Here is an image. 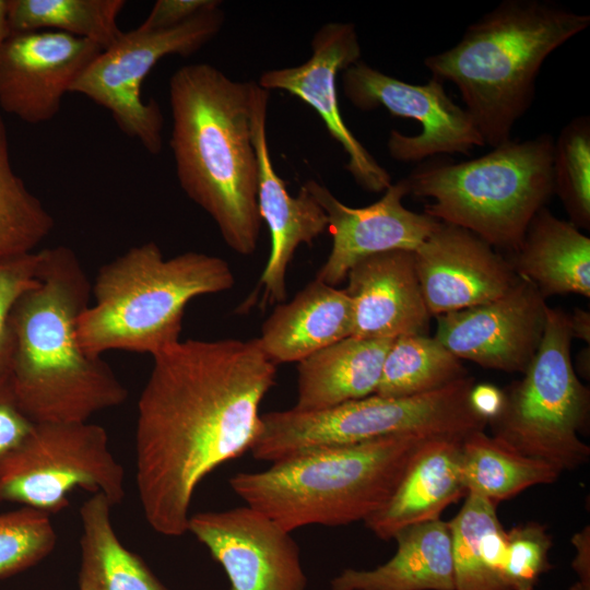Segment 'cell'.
I'll return each mask as SVG.
<instances>
[{
  "instance_id": "cell-1",
  "label": "cell",
  "mask_w": 590,
  "mask_h": 590,
  "mask_svg": "<svg viewBox=\"0 0 590 590\" xmlns=\"http://www.w3.org/2000/svg\"><path fill=\"white\" fill-rule=\"evenodd\" d=\"M152 357L138 402L135 482L150 527L180 536L199 483L250 450L276 367L257 339H189Z\"/></svg>"
},
{
  "instance_id": "cell-2",
  "label": "cell",
  "mask_w": 590,
  "mask_h": 590,
  "mask_svg": "<svg viewBox=\"0 0 590 590\" xmlns=\"http://www.w3.org/2000/svg\"><path fill=\"white\" fill-rule=\"evenodd\" d=\"M38 283L16 300L10 316L9 381L32 423L87 422L122 404L128 390L101 356L84 352L78 319L92 285L75 252L40 250Z\"/></svg>"
},
{
  "instance_id": "cell-3",
  "label": "cell",
  "mask_w": 590,
  "mask_h": 590,
  "mask_svg": "<svg viewBox=\"0 0 590 590\" xmlns=\"http://www.w3.org/2000/svg\"><path fill=\"white\" fill-rule=\"evenodd\" d=\"M255 84L209 63L184 66L169 80V145L180 187L213 219L226 245L245 256L255 252L262 223L251 132Z\"/></svg>"
},
{
  "instance_id": "cell-4",
  "label": "cell",
  "mask_w": 590,
  "mask_h": 590,
  "mask_svg": "<svg viewBox=\"0 0 590 590\" xmlns=\"http://www.w3.org/2000/svg\"><path fill=\"white\" fill-rule=\"evenodd\" d=\"M589 25V14L551 0H504L424 66L457 86L484 143L495 148L511 140L531 107L546 58Z\"/></svg>"
},
{
  "instance_id": "cell-5",
  "label": "cell",
  "mask_w": 590,
  "mask_h": 590,
  "mask_svg": "<svg viewBox=\"0 0 590 590\" xmlns=\"http://www.w3.org/2000/svg\"><path fill=\"white\" fill-rule=\"evenodd\" d=\"M427 439L398 435L323 448L236 473L229 484L245 505L288 532L364 522L387 503Z\"/></svg>"
},
{
  "instance_id": "cell-6",
  "label": "cell",
  "mask_w": 590,
  "mask_h": 590,
  "mask_svg": "<svg viewBox=\"0 0 590 590\" xmlns=\"http://www.w3.org/2000/svg\"><path fill=\"white\" fill-rule=\"evenodd\" d=\"M234 283L220 257L187 251L166 259L154 241L132 247L99 268L94 303L78 319L79 342L92 356L113 350L153 356L180 341L191 299Z\"/></svg>"
},
{
  "instance_id": "cell-7",
  "label": "cell",
  "mask_w": 590,
  "mask_h": 590,
  "mask_svg": "<svg viewBox=\"0 0 590 590\" xmlns=\"http://www.w3.org/2000/svg\"><path fill=\"white\" fill-rule=\"evenodd\" d=\"M553 148V137L541 133L470 161L426 162L405 177L409 194L432 200L427 215L512 253L554 193Z\"/></svg>"
},
{
  "instance_id": "cell-8",
  "label": "cell",
  "mask_w": 590,
  "mask_h": 590,
  "mask_svg": "<svg viewBox=\"0 0 590 590\" xmlns=\"http://www.w3.org/2000/svg\"><path fill=\"white\" fill-rule=\"evenodd\" d=\"M474 385L468 375L438 390L412 397L371 394L318 411L292 408L266 413L260 416V428L249 451L256 459L273 463L388 436L464 439L487 425L470 401Z\"/></svg>"
},
{
  "instance_id": "cell-9",
  "label": "cell",
  "mask_w": 590,
  "mask_h": 590,
  "mask_svg": "<svg viewBox=\"0 0 590 590\" xmlns=\"http://www.w3.org/2000/svg\"><path fill=\"white\" fill-rule=\"evenodd\" d=\"M569 315L547 308L540 346L523 377L504 392L499 413L487 425L493 437L558 471H573L590 458L579 438L589 418L590 394L575 371Z\"/></svg>"
},
{
  "instance_id": "cell-10",
  "label": "cell",
  "mask_w": 590,
  "mask_h": 590,
  "mask_svg": "<svg viewBox=\"0 0 590 590\" xmlns=\"http://www.w3.org/2000/svg\"><path fill=\"white\" fill-rule=\"evenodd\" d=\"M123 468L108 448L104 427L87 422L33 423L0 462V503L48 515L69 506L76 488L104 494L113 506L125 497Z\"/></svg>"
},
{
  "instance_id": "cell-11",
  "label": "cell",
  "mask_w": 590,
  "mask_h": 590,
  "mask_svg": "<svg viewBox=\"0 0 590 590\" xmlns=\"http://www.w3.org/2000/svg\"><path fill=\"white\" fill-rule=\"evenodd\" d=\"M224 24L219 8L166 30L125 33L91 62L70 88L106 108L118 128L137 139L151 154L162 150L164 119L155 101L145 102L142 83L166 56H189L213 39Z\"/></svg>"
},
{
  "instance_id": "cell-12",
  "label": "cell",
  "mask_w": 590,
  "mask_h": 590,
  "mask_svg": "<svg viewBox=\"0 0 590 590\" xmlns=\"http://www.w3.org/2000/svg\"><path fill=\"white\" fill-rule=\"evenodd\" d=\"M442 83L433 76L424 84L408 83L361 60L342 75L343 93L357 109L382 107L421 125L415 135L390 131L389 155L401 163L422 162L439 154H469L485 145L464 107L450 98Z\"/></svg>"
},
{
  "instance_id": "cell-13",
  "label": "cell",
  "mask_w": 590,
  "mask_h": 590,
  "mask_svg": "<svg viewBox=\"0 0 590 590\" xmlns=\"http://www.w3.org/2000/svg\"><path fill=\"white\" fill-rule=\"evenodd\" d=\"M187 532L222 566L231 590H306L291 532L247 505L190 515Z\"/></svg>"
},
{
  "instance_id": "cell-14",
  "label": "cell",
  "mask_w": 590,
  "mask_h": 590,
  "mask_svg": "<svg viewBox=\"0 0 590 590\" xmlns=\"http://www.w3.org/2000/svg\"><path fill=\"white\" fill-rule=\"evenodd\" d=\"M548 306L523 278L503 296L438 315L435 339L459 359L508 373H524L543 338Z\"/></svg>"
},
{
  "instance_id": "cell-15",
  "label": "cell",
  "mask_w": 590,
  "mask_h": 590,
  "mask_svg": "<svg viewBox=\"0 0 590 590\" xmlns=\"http://www.w3.org/2000/svg\"><path fill=\"white\" fill-rule=\"evenodd\" d=\"M310 58L295 67L273 69L261 74L258 85L298 97L317 111L330 135L343 148L345 169L368 192H384L391 176L358 141L344 122L338 99L337 75L361 60V44L354 24L330 22L311 40Z\"/></svg>"
},
{
  "instance_id": "cell-16",
  "label": "cell",
  "mask_w": 590,
  "mask_h": 590,
  "mask_svg": "<svg viewBox=\"0 0 590 590\" xmlns=\"http://www.w3.org/2000/svg\"><path fill=\"white\" fill-rule=\"evenodd\" d=\"M103 49L56 31L10 33L0 55V108L27 123L51 120Z\"/></svg>"
},
{
  "instance_id": "cell-17",
  "label": "cell",
  "mask_w": 590,
  "mask_h": 590,
  "mask_svg": "<svg viewBox=\"0 0 590 590\" xmlns=\"http://www.w3.org/2000/svg\"><path fill=\"white\" fill-rule=\"evenodd\" d=\"M305 186L328 217L332 248L316 279L332 286L343 282L351 267L365 257L398 249L414 251L439 223L404 206L402 201L409 194L405 178L391 184L378 201L363 208L342 203L315 180Z\"/></svg>"
},
{
  "instance_id": "cell-18",
  "label": "cell",
  "mask_w": 590,
  "mask_h": 590,
  "mask_svg": "<svg viewBox=\"0 0 590 590\" xmlns=\"http://www.w3.org/2000/svg\"><path fill=\"white\" fill-rule=\"evenodd\" d=\"M414 258L425 304L434 316L494 300L519 279L485 240L442 222L414 250Z\"/></svg>"
},
{
  "instance_id": "cell-19",
  "label": "cell",
  "mask_w": 590,
  "mask_h": 590,
  "mask_svg": "<svg viewBox=\"0 0 590 590\" xmlns=\"http://www.w3.org/2000/svg\"><path fill=\"white\" fill-rule=\"evenodd\" d=\"M270 92L255 84L251 103V132L258 160V211L266 222L271 249L258 288L262 304L283 303L286 296L288 264L302 244L312 241L328 228V217L315 197L302 186L293 197L285 181L276 174L267 139Z\"/></svg>"
},
{
  "instance_id": "cell-20",
  "label": "cell",
  "mask_w": 590,
  "mask_h": 590,
  "mask_svg": "<svg viewBox=\"0 0 590 590\" xmlns=\"http://www.w3.org/2000/svg\"><path fill=\"white\" fill-rule=\"evenodd\" d=\"M353 305L351 337L396 339L425 334L430 314L415 269L414 251L390 250L365 257L346 274Z\"/></svg>"
},
{
  "instance_id": "cell-21",
  "label": "cell",
  "mask_w": 590,
  "mask_h": 590,
  "mask_svg": "<svg viewBox=\"0 0 590 590\" xmlns=\"http://www.w3.org/2000/svg\"><path fill=\"white\" fill-rule=\"evenodd\" d=\"M462 440H425L387 503L364 521L366 528L388 541L406 527L439 519L449 505L465 497Z\"/></svg>"
},
{
  "instance_id": "cell-22",
  "label": "cell",
  "mask_w": 590,
  "mask_h": 590,
  "mask_svg": "<svg viewBox=\"0 0 590 590\" xmlns=\"http://www.w3.org/2000/svg\"><path fill=\"white\" fill-rule=\"evenodd\" d=\"M353 327V305L345 290L316 279L291 302L278 304L257 340L274 364L298 363L351 337Z\"/></svg>"
},
{
  "instance_id": "cell-23",
  "label": "cell",
  "mask_w": 590,
  "mask_h": 590,
  "mask_svg": "<svg viewBox=\"0 0 590 590\" xmlns=\"http://www.w3.org/2000/svg\"><path fill=\"white\" fill-rule=\"evenodd\" d=\"M396 554L373 569L345 568L330 590H455L451 536L440 519L396 533Z\"/></svg>"
},
{
  "instance_id": "cell-24",
  "label": "cell",
  "mask_w": 590,
  "mask_h": 590,
  "mask_svg": "<svg viewBox=\"0 0 590 590\" xmlns=\"http://www.w3.org/2000/svg\"><path fill=\"white\" fill-rule=\"evenodd\" d=\"M394 339L345 338L297 363L296 411H318L375 394Z\"/></svg>"
},
{
  "instance_id": "cell-25",
  "label": "cell",
  "mask_w": 590,
  "mask_h": 590,
  "mask_svg": "<svg viewBox=\"0 0 590 590\" xmlns=\"http://www.w3.org/2000/svg\"><path fill=\"white\" fill-rule=\"evenodd\" d=\"M515 273L550 295L590 296V238L542 208L508 260Z\"/></svg>"
},
{
  "instance_id": "cell-26",
  "label": "cell",
  "mask_w": 590,
  "mask_h": 590,
  "mask_svg": "<svg viewBox=\"0 0 590 590\" xmlns=\"http://www.w3.org/2000/svg\"><path fill=\"white\" fill-rule=\"evenodd\" d=\"M111 507L102 493L93 494L80 507L79 590H169L120 542L111 523Z\"/></svg>"
},
{
  "instance_id": "cell-27",
  "label": "cell",
  "mask_w": 590,
  "mask_h": 590,
  "mask_svg": "<svg viewBox=\"0 0 590 590\" xmlns=\"http://www.w3.org/2000/svg\"><path fill=\"white\" fill-rule=\"evenodd\" d=\"M497 505L474 494L448 521L455 590H508L504 580L506 530Z\"/></svg>"
},
{
  "instance_id": "cell-28",
  "label": "cell",
  "mask_w": 590,
  "mask_h": 590,
  "mask_svg": "<svg viewBox=\"0 0 590 590\" xmlns=\"http://www.w3.org/2000/svg\"><path fill=\"white\" fill-rule=\"evenodd\" d=\"M461 473L467 494L494 504L509 499L524 489L551 484L559 475L553 465L514 450L484 430L462 440Z\"/></svg>"
},
{
  "instance_id": "cell-29",
  "label": "cell",
  "mask_w": 590,
  "mask_h": 590,
  "mask_svg": "<svg viewBox=\"0 0 590 590\" xmlns=\"http://www.w3.org/2000/svg\"><path fill=\"white\" fill-rule=\"evenodd\" d=\"M123 0H8L10 33L56 31L91 40L103 50L123 35Z\"/></svg>"
},
{
  "instance_id": "cell-30",
  "label": "cell",
  "mask_w": 590,
  "mask_h": 590,
  "mask_svg": "<svg viewBox=\"0 0 590 590\" xmlns=\"http://www.w3.org/2000/svg\"><path fill=\"white\" fill-rule=\"evenodd\" d=\"M460 359L435 338H396L384 361L375 394L404 398L432 392L467 377Z\"/></svg>"
},
{
  "instance_id": "cell-31",
  "label": "cell",
  "mask_w": 590,
  "mask_h": 590,
  "mask_svg": "<svg viewBox=\"0 0 590 590\" xmlns=\"http://www.w3.org/2000/svg\"><path fill=\"white\" fill-rule=\"evenodd\" d=\"M54 225L51 214L12 168L0 116V259L33 252Z\"/></svg>"
},
{
  "instance_id": "cell-32",
  "label": "cell",
  "mask_w": 590,
  "mask_h": 590,
  "mask_svg": "<svg viewBox=\"0 0 590 590\" xmlns=\"http://www.w3.org/2000/svg\"><path fill=\"white\" fill-rule=\"evenodd\" d=\"M553 184L578 228L590 224V118H573L560 130L553 148Z\"/></svg>"
},
{
  "instance_id": "cell-33",
  "label": "cell",
  "mask_w": 590,
  "mask_h": 590,
  "mask_svg": "<svg viewBox=\"0 0 590 590\" xmlns=\"http://www.w3.org/2000/svg\"><path fill=\"white\" fill-rule=\"evenodd\" d=\"M56 542L48 514L24 506L0 514V579L33 567L51 553Z\"/></svg>"
},
{
  "instance_id": "cell-34",
  "label": "cell",
  "mask_w": 590,
  "mask_h": 590,
  "mask_svg": "<svg viewBox=\"0 0 590 590\" xmlns=\"http://www.w3.org/2000/svg\"><path fill=\"white\" fill-rule=\"evenodd\" d=\"M552 536L542 523L530 521L506 531L504 580L508 590H534L551 568Z\"/></svg>"
},
{
  "instance_id": "cell-35",
  "label": "cell",
  "mask_w": 590,
  "mask_h": 590,
  "mask_svg": "<svg viewBox=\"0 0 590 590\" xmlns=\"http://www.w3.org/2000/svg\"><path fill=\"white\" fill-rule=\"evenodd\" d=\"M40 258L38 250L0 259V381L9 377L10 316L20 296L38 283Z\"/></svg>"
},
{
  "instance_id": "cell-36",
  "label": "cell",
  "mask_w": 590,
  "mask_h": 590,
  "mask_svg": "<svg viewBox=\"0 0 590 590\" xmlns=\"http://www.w3.org/2000/svg\"><path fill=\"white\" fill-rule=\"evenodd\" d=\"M220 5L217 0H158L138 27L143 31L172 28Z\"/></svg>"
},
{
  "instance_id": "cell-37",
  "label": "cell",
  "mask_w": 590,
  "mask_h": 590,
  "mask_svg": "<svg viewBox=\"0 0 590 590\" xmlns=\"http://www.w3.org/2000/svg\"><path fill=\"white\" fill-rule=\"evenodd\" d=\"M33 423L20 410L9 377L0 381V462L30 432Z\"/></svg>"
},
{
  "instance_id": "cell-38",
  "label": "cell",
  "mask_w": 590,
  "mask_h": 590,
  "mask_svg": "<svg viewBox=\"0 0 590 590\" xmlns=\"http://www.w3.org/2000/svg\"><path fill=\"white\" fill-rule=\"evenodd\" d=\"M470 401L474 411L488 423L499 413L504 392L492 385H474Z\"/></svg>"
},
{
  "instance_id": "cell-39",
  "label": "cell",
  "mask_w": 590,
  "mask_h": 590,
  "mask_svg": "<svg viewBox=\"0 0 590 590\" xmlns=\"http://www.w3.org/2000/svg\"><path fill=\"white\" fill-rule=\"evenodd\" d=\"M576 555L573 560V569L579 577V581L590 582V530L587 526L582 531L575 533L571 539Z\"/></svg>"
},
{
  "instance_id": "cell-40",
  "label": "cell",
  "mask_w": 590,
  "mask_h": 590,
  "mask_svg": "<svg viewBox=\"0 0 590 590\" xmlns=\"http://www.w3.org/2000/svg\"><path fill=\"white\" fill-rule=\"evenodd\" d=\"M573 339L578 338L589 343L590 315L583 309L576 308L569 316Z\"/></svg>"
},
{
  "instance_id": "cell-41",
  "label": "cell",
  "mask_w": 590,
  "mask_h": 590,
  "mask_svg": "<svg viewBox=\"0 0 590 590\" xmlns=\"http://www.w3.org/2000/svg\"><path fill=\"white\" fill-rule=\"evenodd\" d=\"M10 35L8 23V0H0V55L3 44Z\"/></svg>"
},
{
  "instance_id": "cell-42",
  "label": "cell",
  "mask_w": 590,
  "mask_h": 590,
  "mask_svg": "<svg viewBox=\"0 0 590 590\" xmlns=\"http://www.w3.org/2000/svg\"><path fill=\"white\" fill-rule=\"evenodd\" d=\"M569 590H590V582H582L578 580L569 588Z\"/></svg>"
}]
</instances>
